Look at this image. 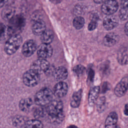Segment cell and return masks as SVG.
<instances>
[{
    "label": "cell",
    "mask_w": 128,
    "mask_h": 128,
    "mask_svg": "<svg viewBox=\"0 0 128 128\" xmlns=\"http://www.w3.org/2000/svg\"><path fill=\"white\" fill-rule=\"evenodd\" d=\"M46 112L50 122L58 124L62 122L64 118L63 104L62 101L58 100H52L46 107Z\"/></svg>",
    "instance_id": "6da1fadb"
},
{
    "label": "cell",
    "mask_w": 128,
    "mask_h": 128,
    "mask_svg": "<svg viewBox=\"0 0 128 128\" xmlns=\"http://www.w3.org/2000/svg\"><path fill=\"white\" fill-rule=\"evenodd\" d=\"M53 92L48 88L40 90L36 94L34 101L36 104L40 106H47L53 100Z\"/></svg>",
    "instance_id": "7a4b0ae2"
},
{
    "label": "cell",
    "mask_w": 128,
    "mask_h": 128,
    "mask_svg": "<svg viewBox=\"0 0 128 128\" xmlns=\"http://www.w3.org/2000/svg\"><path fill=\"white\" fill-rule=\"evenodd\" d=\"M22 38L20 34L12 36L4 44V51L9 55L15 53L20 47L22 43Z\"/></svg>",
    "instance_id": "3957f363"
},
{
    "label": "cell",
    "mask_w": 128,
    "mask_h": 128,
    "mask_svg": "<svg viewBox=\"0 0 128 128\" xmlns=\"http://www.w3.org/2000/svg\"><path fill=\"white\" fill-rule=\"evenodd\" d=\"M8 25L12 34H20L23 30L25 26V18L21 14H16L11 18Z\"/></svg>",
    "instance_id": "277c9868"
},
{
    "label": "cell",
    "mask_w": 128,
    "mask_h": 128,
    "mask_svg": "<svg viewBox=\"0 0 128 128\" xmlns=\"http://www.w3.org/2000/svg\"><path fill=\"white\" fill-rule=\"evenodd\" d=\"M22 80L24 84L26 86H34L38 83L40 80V74L30 69L24 73Z\"/></svg>",
    "instance_id": "5b68a950"
},
{
    "label": "cell",
    "mask_w": 128,
    "mask_h": 128,
    "mask_svg": "<svg viewBox=\"0 0 128 128\" xmlns=\"http://www.w3.org/2000/svg\"><path fill=\"white\" fill-rule=\"evenodd\" d=\"M50 68V64L46 60L39 58L32 62L30 69L40 74L42 72H47Z\"/></svg>",
    "instance_id": "8992f818"
},
{
    "label": "cell",
    "mask_w": 128,
    "mask_h": 128,
    "mask_svg": "<svg viewBox=\"0 0 128 128\" xmlns=\"http://www.w3.org/2000/svg\"><path fill=\"white\" fill-rule=\"evenodd\" d=\"M118 4L116 0H107L102 3L101 7L102 12L107 15H112L118 10Z\"/></svg>",
    "instance_id": "52a82bcc"
},
{
    "label": "cell",
    "mask_w": 128,
    "mask_h": 128,
    "mask_svg": "<svg viewBox=\"0 0 128 128\" xmlns=\"http://www.w3.org/2000/svg\"><path fill=\"white\" fill-rule=\"evenodd\" d=\"M36 52L39 58L46 60L52 56L53 50L50 44L42 43L37 48Z\"/></svg>",
    "instance_id": "ba28073f"
},
{
    "label": "cell",
    "mask_w": 128,
    "mask_h": 128,
    "mask_svg": "<svg viewBox=\"0 0 128 128\" xmlns=\"http://www.w3.org/2000/svg\"><path fill=\"white\" fill-rule=\"evenodd\" d=\"M36 42L32 40H28L24 44L22 52L24 56L28 57L32 55L36 50Z\"/></svg>",
    "instance_id": "9c48e42d"
},
{
    "label": "cell",
    "mask_w": 128,
    "mask_h": 128,
    "mask_svg": "<svg viewBox=\"0 0 128 128\" xmlns=\"http://www.w3.org/2000/svg\"><path fill=\"white\" fill-rule=\"evenodd\" d=\"M128 90V76L124 77L116 84L114 89V94L118 97L124 96Z\"/></svg>",
    "instance_id": "30bf717a"
},
{
    "label": "cell",
    "mask_w": 128,
    "mask_h": 128,
    "mask_svg": "<svg viewBox=\"0 0 128 128\" xmlns=\"http://www.w3.org/2000/svg\"><path fill=\"white\" fill-rule=\"evenodd\" d=\"M46 30L44 22L40 18H36L32 26V31L34 34L40 36Z\"/></svg>",
    "instance_id": "8fae6325"
},
{
    "label": "cell",
    "mask_w": 128,
    "mask_h": 128,
    "mask_svg": "<svg viewBox=\"0 0 128 128\" xmlns=\"http://www.w3.org/2000/svg\"><path fill=\"white\" fill-rule=\"evenodd\" d=\"M68 86L67 84L64 82H59L54 88L53 94L58 98L64 96L68 92Z\"/></svg>",
    "instance_id": "7c38bea8"
},
{
    "label": "cell",
    "mask_w": 128,
    "mask_h": 128,
    "mask_svg": "<svg viewBox=\"0 0 128 128\" xmlns=\"http://www.w3.org/2000/svg\"><path fill=\"white\" fill-rule=\"evenodd\" d=\"M118 24V20L115 16H107L104 20L103 26L106 30H111Z\"/></svg>",
    "instance_id": "4fadbf2b"
},
{
    "label": "cell",
    "mask_w": 128,
    "mask_h": 128,
    "mask_svg": "<svg viewBox=\"0 0 128 128\" xmlns=\"http://www.w3.org/2000/svg\"><path fill=\"white\" fill-rule=\"evenodd\" d=\"M117 60L122 65L128 64V46L121 47L118 52Z\"/></svg>",
    "instance_id": "5bb4252c"
},
{
    "label": "cell",
    "mask_w": 128,
    "mask_h": 128,
    "mask_svg": "<svg viewBox=\"0 0 128 128\" xmlns=\"http://www.w3.org/2000/svg\"><path fill=\"white\" fill-rule=\"evenodd\" d=\"M53 76L54 78L60 82L66 80L68 76V72L67 69L64 66H59L54 70L53 72Z\"/></svg>",
    "instance_id": "9a60e30c"
},
{
    "label": "cell",
    "mask_w": 128,
    "mask_h": 128,
    "mask_svg": "<svg viewBox=\"0 0 128 128\" xmlns=\"http://www.w3.org/2000/svg\"><path fill=\"white\" fill-rule=\"evenodd\" d=\"M12 34L8 26L0 23V43L5 42L12 36Z\"/></svg>",
    "instance_id": "2e32d148"
},
{
    "label": "cell",
    "mask_w": 128,
    "mask_h": 128,
    "mask_svg": "<svg viewBox=\"0 0 128 128\" xmlns=\"http://www.w3.org/2000/svg\"><path fill=\"white\" fill-rule=\"evenodd\" d=\"M118 40V36L114 32H110L106 35L103 40V43L106 46H112L116 44Z\"/></svg>",
    "instance_id": "e0dca14e"
},
{
    "label": "cell",
    "mask_w": 128,
    "mask_h": 128,
    "mask_svg": "<svg viewBox=\"0 0 128 128\" xmlns=\"http://www.w3.org/2000/svg\"><path fill=\"white\" fill-rule=\"evenodd\" d=\"M2 18L6 21H9L15 16V9L11 6H5L1 13Z\"/></svg>",
    "instance_id": "ac0fdd59"
},
{
    "label": "cell",
    "mask_w": 128,
    "mask_h": 128,
    "mask_svg": "<svg viewBox=\"0 0 128 128\" xmlns=\"http://www.w3.org/2000/svg\"><path fill=\"white\" fill-rule=\"evenodd\" d=\"M118 115L115 112H110L106 118L105 122L106 128H115L118 122Z\"/></svg>",
    "instance_id": "d6986e66"
},
{
    "label": "cell",
    "mask_w": 128,
    "mask_h": 128,
    "mask_svg": "<svg viewBox=\"0 0 128 128\" xmlns=\"http://www.w3.org/2000/svg\"><path fill=\"white\" fill-rule=\"evenodd\" d=\"M100 92V88L98 86H95L92 88L89 92L88 101L90 106H92L96 101Z\"/></svg>",
    "instance_id": "ffe728a7"
},
{
    "label": "cell",
    "mask_w": 128,
    "mask_h": 128,
    "mask_svg": "<svg viewBox=\"0 0 128 128\" xmlns=\"http://www.w3.org/2000/svg\"><path fill=\"white\" fill-rule=\"evenodd\" d=\"M82 90H80L73 93L70 102L72 107L76 108L80 106L82 98Z\"/></svg>",
    "instance_id": "44dd1931"
},
{
    "label": "cell",
    "mask_w": 128,
    "mask_h": 128,
    "mask_svg": "<svg viewBox=\"0 0 128 128\" xmlns=\"http://www.w3.org/2000/svg\"><path fill=\"white\" fill-rule=\"evenodd\" d=\"M54 34L52 30H46L40 35V40L42 44H50L53 40Z\"/></svg>",
    "instance_id": "7402d4cb"
},
{
    "label": "cell",
    "mask_w": 128,
    "mask_h": 128,
    "mask_svg": "<svg viewBox=\"0 0 128 128\" xmlns=\"http://www.w3.org/2000/svg\"><path fill=\"white\" fill-rule=\"evenodd\" d=\"M32 105V100L30 98H24L20 100L19 103L20 108L23 112L29 110Z\"/></svg>",
    "instance_id": "603a6c76"
},
{
    "label": "cell",
    "mask_w": 128,
    "mask_h": 128,
    "mask_svg": "<svg viewBox=\"0 0 128 128\" xmlns=\"http://www.w3.org/2000/svg\"><path fill=\"white\" fill-rule=\"evenodd\" d=\"M24 128H43V124L40 120L37 119L30 120H27Z\"/></svg>",
    "instance_id": "cb8c5ba5"
},
{
    "label": "cell",
    "mask_w": 128,
    "mask_h": 128,
    "mask_svg": "<svg viewBox=\"0 0 128 128\" xmlns=\"http://www.w3.org/2000/svg\"><path fill=\"white\" fill-rule=\"evenodd\" d=\"M27 122L26 118L21 116H15L12 120V124L16 127H24L26 122Z\"/></svg>",
    "instance_id": "d4e9b609"
},
{
    "label": "cell",
    "mask_w": 128,
    "mask_h": 128,
    "mask_svg": "<svg viewBox=\"0 0 128 128\" xmlns=\"http://www.w3.org/2000/svg\"><path fill=\"white\" fill-rule=\"evenodd\" d=\"M84 24V20L81 16L76 17L73 20V26L77 30L82 28Z\"/></svg>",
    "instance_id": "484cf974"
},
{
    "label": "cell",
    "mask_w": 128,
    "mask_h": 128,
    "mask_svg": "<svg viewBox=\"0 0 128 128\" xmlns=\"http://www.w3.org/2000/svg\"><path fill=\"white\" fill-rule=\"evenodd\" d=\"M86 10V8L84 6L80 4H76L74 8V13L78 16H80L84 14Z\"/></svg>",
    "instance_id": "4316f807"
},
{
    "label": "cell",
    "mask_w": 128,
    "mask_h": 128,
    "mask_svg": "<svg viewBox=\"0 0 128 128\" xmlns=\"http://www.w3.org/2000/svg\"><path fill=\"white\" fill-rule=\"evenodd\" d=\"M46 113V110H44V108H37L34 110V114L36 119L38 120V118H40L44 116Z\"/></svg>",
    "instance_id": "83f0119b"
},
{
    "label": "cell",
    "mask_w": 128,
    "mask_h": 128,
    "mask_svg": "<svg viewBox=\"0 0 128 128\" xmlns=\"http://www.w3.org/2000/svg\"><path fill=\"white\" fill-rule=\"evenodd\" d=\"M106 104V98L104 97L100 98L97 101V109L99 112H102L104 109Z\"/></svg>",
    "instance_id": "f1b7e54d"
},
{
    "label": "cell",
    "mask_w": 128,
    "mask_h": 128,
    "mask_svg": "<svg viewBox=\"0 0 128 128\" xmlns=\"http://www.w3.org/2000/svg\"><path fill=\"white\" fill-rule=\"evenodd\" d=\"M84 70L85 68L81 64L77 65L75 66L73 68V71L74 73L78 76H82L84 74Z\"/></svg>",
    "instance_id": "f546056e"
},
{
    "label": "cell",
    "mask_w": 128,
    "mask_h": 128,
    "mask_svg": "<svg viewBox=\"0 0 128 128\" xmlns=\"http://www.w3.org/2000/svg\"><path fill=\"white\" fill-rule=\"evenodd\" d=\"M119 17L122 20H126L128 18V9L121 8L119 12Z\"/></svg>",
    "instance_id": "4dcf8cb0"
},
{
    "label": "cell",
    "mask_w": 128,
    "mask_h": 128,
    "mask_svg": "<svg viewBox=\"0 0 128 128\" xmlns=\"http://www.w3.org/2000/svg\"><path fill=\"white\" fill-rule=\"evenodd\" d=\"M97 25V21L94 20H91L90 22L88 25V30H93L96 28Z\"/></svg>",
    "instance_id": "1f68e13d"
},
{
    "label": "cell",
    "mask_w": 128,
    "mask_h": 128,
    "mask_svg": "<svg viewBox=\"0 0 128 128\" xmlns=\"http://www.w3.org/2000/svg\"><path fill=\"white\" fill-rule=\"evenodd\" d=\"M122 8L128 9V0H121Z\"/></svg>",
    "instance_id": "d6a6232c"
},
{
    "label": "cell",
    "mask_w": 128,
    "mask_h": 128,
    "mask_svg": "<svg viewBox=\"0 0 128 128\" xmlns=\"http://www.w3.org/2000/svg\"><path fill=\"white\" fill-rule=\"evenodd\" d=\"M94 78V72L92 70H90L88 74V79L90 81H92Z\"/></svg>",
    "instance_id": "836d02e7"
},
{
    "label": "cell",
    "mask_w": 128,
    "mask_h": 128,
    "mask_svg": "<svg viewBox=\"0 0 128 128\" xmlns=\"http://www.w3.org/2000/svg\"><path fill=\"white\" fill-rule=\"evenodd\" d=\"M108 84H106V83H104L103 84V86L102 87V92H106L108 90Z\"/></svg>",
    "instance_id": "e575fe53"
},
{
    "label": "cell",
    "mask_w": 128,
    "mask_h": 128,
    "mask_svg": "<svg viewBox=\"0 0 128 128\" xmlns=\"http://www.w3.org/2000/svg\"><path fill=\"white\" fill-rule=\"evenodd\" d=\"M124 32L128 36V22L124 26Z\"/></svg>",
    "instance_id": "d590c367"
},
{
    "label": "cell",
    "mask_w": 128,
    "mask_h": 128,
    "mask_svg": "<svg viewBox=\"0 0 128 128\" xmlns=\"http://www.w3.org/2000/svg\"><path fill=\"white\" fill-rule=\"evenodd\" d=\"M124 113L126 115L128 116V104H126L124 108Z\"/></svg>",
    "instance_id": "8d00e7d4"
},
{
    "label": "cell",
    "mask_w": 128,
    "mask_h": 128,
    "mask_svg": "<svg viewBox=\"0 0 128 128\" xmlns=\"http://www.w3.org/2000/svg\"><path fill=\"white\" fill-rule=\"evenodd\" d=\"M6 2V0H0V8H2Z\"/></svg>",
    "instance_id": "74e56055"
},
{
    "label": "cell",
    "mask_w": 128,
    "mask_h": 128,
    "mask_svg": "<svg viewBox=\"0 0 128 128\" xmlns=\"http://www.w3.org/2000/svg\"><path fill=\"white\" fill-rule=\"evenodd\" d=\"M107 0H94V2H95L96 4H101V3H103L104 2H106Z\"/></svg>",
    "instance_id": "f35d334b"
},
{
    "label": "cell",
    "mask_w": 128,
    "mask_h": 128,
    "mask_svg": "<svg viewBox=\"0 0 128 128\" xmlns=\"http://www.w3.org/2000/svg\"><path fill=\"white\" fill-rule=\"evenodd\" d=\"M66 128H78L74 125H70L68 126Z\"/></svg>",
    "instance_id": "ab89813d"
},
{
    "label": "cell",
    "mask_w": 128,
    "mask_h": 128,
    "mask_svg": "<svg viewBox=\"0 0 128 128\" xmlns=\"http://www.w3.org/2000/svg\"><path fill=\"white\" fill-rule=\"evenodd\" d=\"M115 128H120L119 126H116V127Z\"/></svg>",
    "instance_id": "60d3db41"
},
{
    "label": "cell",
    "mask_w": 128,
    "mask_h": 128,
    "mask_svg": "<svg viewBox=\"0 0 128 128\" xmlns=\"http://www.w3.org/2000/svg\"><path fill=\"white\" fill-rule=\"evenodd\" d=\"M8 0H6V2H7L8 1Z\"/></svg>",
    "instance_id": "b9f144b4"
},
{
    "label": "cell",
    "mask_w": 128,
    "mask_h": 128,
    "mask_svg": "<svg viewBox=\"0 0 128 128\" xmlns=\"http://www.w3.org/2000/svg\"></svg>",
    "instance_id": "7bdbcfd3"
}]
</instances>
